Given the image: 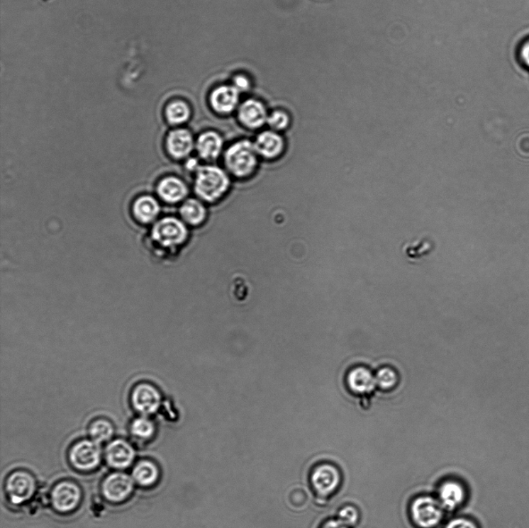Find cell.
I'll use <instances>...</instances> for the list:
<instances>
[{"mask_svg":"<svg viewBox=\"0 0 529 528\" xmlns=\"http://www.w3.org/2000/svg\"><path fill=\"white\" fill-rule=\"evenodd\" d=\"M230 187V179L220 167H201L198 170L195 182L197 196L208 203L221 198Z\"/></svg>","mask_w":529,"mask_h":528,"instance_id":"1","label":"cell"},{"mask_svg":"<svg viewBox=\"0 0 529 528\" xmlns=\"http://www.w3.org/2000/svg\"><path fill=\"white\" fill-rule=\"evenodd\" d=\"M257 154L255 145L249 140H241L226 150L225 164L233 175L245 178L255 170Z\"/></svg>","mask_w":529,"mask_h":528,"instance_id":"2","label":"cell"},{"mask_svg":"<svg viewBox=\"0 0 529 528\" xmlns=\"http://www.w3.org/2000/svg\"><path fill=\"white\" fill-rule=\"evenodd\" d=\"M130 402L134 410L143 416L155 414L162 403V393L153 383L140 382L130 393Z\"/></svg>","mask_w":529,"mask_h":528,"instance_id":"3","label":"cell"},{"mask_svg":"<svg viewBox=\"0 0 529 528\" xmlns=\"http://www.w3.org/2000/svg\"><path fill=\"white\" fill-rule=\"evenodd\" d=\"M442 509L440 501L431 497H419L411 506V515L418 527L433 528L442 519Z\"/></svg>","mask_w":529,"mask_h":528,"instance_id":"4","label":"cell"},{"mask_svg":"<svg viewBox=\"0 0 529 528\" xmlns=\"http://www.w3.org/2000/svg\"><path fill=\"white\" fill-rule=\"evenodd\" d=\"M340 482L338 468L329 464L318 465L310 475L311 485L318 498L331 496L340 487Z\"/></svg>","mask_w":529,"mask_h":528,"instance_id":"5","label":"cell"},{"mask_svg":"<svg viewBox=\"0 0 529 528\" xmlns=\"http://www.w3.org/2000/svg\"><path fill=\"white\" fill-rule=\"evenodd\" d=\"M186 225L175 218L169 217L159 221L153 230V237L161 245L172 247L181 245L187 239Z\"/></svg>","mask_w":529,"mask_h":528,"instance_id":"6","label":"cell"},{"mask_svg":"<svg viewBox=\"0 0 529 528\" xmlns=\"http://www.w3.org/2000/svg\"><path fill=\"white\" fill-rule=\"evenodd\" d=\"M35 489L36 483L33 477L23 471L12 473L6 485L7 495L14 505H21L30 500Z\"/></svg>","mask_w":529,"mask_h":528,"instance_id":"7","label":"cell"},{"mask_svg":"<svg viewBox=\"0 0 529 528\" xmlns=\"http://www.w3.org/2000/svg\"><path fill=\"white\" fill-rule=\"evenodd\" d=\"M100 449L94 441L84 440L73 446L70 451L71 462L81 471H90L100 462Z\"/></svg>","mask_w":529,"mask_h":528,"instance_id":"8","label":"cell"},{"mask_svg":"<svg viewBox=\"0 0 529 528\" xmlns=\"http://www.w3.org/2000/svg\"><path fill=\"white\" fill-rule=\"evenodd\" d=\"M81 500L78 485L70 482H63L56 485L52 493L54 507L61 512H68L77 507Z\"/></svg>","mask_w":529,"mask_h":528,"instance_id":"9","label":"cell"},{"mask_svg":"<svg viewBox=\"0 0 529 528\" xmlns=\"http://www.w3.org/2000/svg\"><path fill=\"white\" fill-rule=\"evenodd\" d=\"M133 489L132 478L123 473H113L108 476L103 485L104 496L113 502H121L128 498Z\"/></svg>","mask_w":529,"mask_h":528,"instance_id":"10","label":"cell"},{"mask_svg":"<svg viewBox=\"0 0 529 528\" xmlns=\"http://www.w3.org/2000/svg\"><path fill=\"white\" fill-rule=\"evenodd\" d=\"M238 115L240 122L250 129L262 127L268 117L264 105L253 99L240 106Z\"/></svg>","mask_w":529,"mask_h":528,"instance_id":"11","label":"cell"},{"mask_svg":"<svg viewBox=\"0 0 529 528\" xmlns=\"http://www.w3.org/2000/svg\"><path fill=\"white\" fill-rule=\"evenodd\" d=\"M194 147L191 134L187 130H175L167 138V148L176 159H182L190 155Z\"/></svg>","mask_w":529,"mask_h":528,"instance_id":"12","label":"cell"},{"mask_svg":"<svg viewBox=\"0 0 529 528\" xmlns=\"http://www.w3.org/2000/svg\"><path fill=\"white\" fill-rule=\"evenodd\" d=\"M440 502L444 509L455 510L464 504L466 491L463 485L457 481H447L439 490Z\"/></svg>","mask_w":529,"mask_h":528,"instance_id":"13","label":"cell"},{"mask_svg":"<svg viewBox=\"0 0 529 528\" xmlns=\"http://www.w3.org/2000/svg\"><path fill=\"white\" fill-rule=\"evenodd\" d=\"M239 94L233 86H222L213 91L210 103L217 113H230L238 103Z\"/></svg>","mask_w":529,"mask_h":528,"instance_id":"14","label":"cell"},{"mask_svg":"<svg viewBox=\"0 0 529 528\" xmlns=\"http://www.w3.org/2000/svg\"><path fill=\"white\" fill-rule=\"evenodd\" d=\"M134 451L128 442L116 440L106 449L108 464L115 468H123L129 466L134 459Z\"/></svg>","mask_w":529,"mask_h":528,"instance_id":"15","label":"cell"},{"mask_svg":"<svg viewBox=\"0 0 529 528\" xmlns=\"http://www.w3.org/2000/svg\"><path fill=\"white\" fill-rule=\"evenodd\" d=\"M223 146L222 137L214 131L201 134L196 142L199 156L206 161H213L221 155Z\"/></svg>","mask_w":529,"mask_h":528,"instance_id":"16","label":"cell"},{"mask_svg":"<svg viewBox=\"0 0 529 528\" xmlns=\"http://www.w3.org/2000/svg\"><path fill=\"white\" fill-rule=\"evenodd\" d=\"M255 147L257 154L266 158H274L282 153L284 142L278 133L265 131L257 137Z\"/></svg>","mask_w":529,"mask_h":528,"instance_id":"17","label":"cell"},{"mask_svg":"<svg viewBox=\"0 0 529 528\" xmlns=\"http://www.w3.org/2000/svg\"><path fill=\"white\" fill-rule=\"evenodd\" d=\"M158 194L166 202L176 203L186 197L188 189L182 181L169 177L163 179L158 186Z\"/></svg>","mask_w":529,"mask_h":528,"instance_id":"18","label":"cell"},{"mask_svg":"<svg viewBox=\"0 0 529 528\" xmlns=\"http://www.w3.org/2000/svg\"><path fill=\"white\" fill-rule=\"evenodd\" d=\"M376 380L371 372L364 367H358L352 370L348 376L350 388L359 395H365L371 392L374 387Z\"/></svg>","mask_w":529,"mask_h":528,"instance_id":"19","label":"cell"},{"mask_svg":"<svg viewBox=\"0 0 529 528\" xmlns=\"http://www.w3.org/2000/svg\"><path fill=\"white\" fill-rule=\"evenodd\" d=\"M159 211H160V206L152 197H141L133 206L134 215L142 223H150L154 220Z\"/></svg>","mask_w":529,"mask_h":528,"instance_id":"20","label":"cell"},{"mask_svg":"<svg viewBox=\"0 0 529 528\" xmlns=\"http://www.w3.org/2000/svg\"><path fill=\"white\" fill-rule=\"evenodd\" d=\"M433 247V240L428 237H422L408 242L403 247V252L410 261L416 262L429 256Z\"/></svg>","mask_w":529,"mask_h":528,"instance_id":"21","label":"cell"},{"mask_svg":"<svg viewBox=\"0 0 529 528\" xmlns=\"http://www.w3.org/2000/svg\"><path fill=\"white\" fill-rule=\"evenodd\" d=\"M181 215L187 223L198 225L206 219V208L196 199H189L181 208Z\"/></svg>","mask_w":529,"mask_h":528,"instance_id":"22","label":"cell"},{"mask_svg":"<svg viewBox=\"0 0 529 528\" xmlns=\"http://www.w3.org/2000/svg\"><path fill=\"white\" fill-rule=\"evenodd\" d=\"M159 472L157 467L150 461H142L133 471V479L142 485H153L157 480Z\"/></svg>","mask_w":529,"mask_h":528,"instance_id":"23","label":"cell"},{"mask_svg":"<svg viewBox=\"0 0 529 528\" xmlns=\"http://www.w3.org/2000/svg\"><path fill=\"white\" fill-rule=\"evenodd\" d=\"M113 432L114 429L112 423L103 418L98 419V420L92 422L89 427L91 440L98 444L111 439Z\"/></svg>","mask_w":529,"mask_h":528,"instance_id":"24","label":"cell"},{"mask_svg":"<svg viewBox=\"0 0 529 528\" xmlns=\"http://www.w3.org/2000/svg\"><path fill=\"white\" fill-rule=\"evenodd\" d=\"M190 114L189 107L182 101L172 103L166 108L167 120L174 125L186 123L189 119Z\"/></svg>","mask_w":529,"mask_h":528,"instance_id":"25","label":"cell"},{"mask_svg":"<svg viewBox=\"0 0 529 528\" xmlns=\"http://www.w3.org/2000/svg\"><path fill=\"white\" fill-rule=\"evenodd\" d=\"M155 427L152 422L146 416L138 417L131 425V432L135 437L141 439H148L152 437Z\"/></svg>","mask_w":529,"mask_h":528,"instance_id":"26","label":"cell"},{"mask_svg":"<svg viewBox=\"0 0 529 528\" xmlns=\"http://www.w3.org/2000/svg\"><path fill=\"white\" fill-rule=\"evenodd\" d=\"M376 383L379 384V386L384 390H389L396 386L398 381V377L396 372L391 370V369L383 368L379 373H377L375 378Z\"/></svg>","mask_w":529,"mask_h":528,"instance_id":"27","label":"cell"},{"mask_svg":"<svg viewBox=\"0 0 529 528\" xmlns=\"http://www.w3.org/2000/svg\"><path fill=\"white\" fill-rule=\"evenodd\" d=\"M338 519L347 527H352L358 522L359 513L355 507L346 506L340 510Z\"/></svg>","mask_w":529,"mask_h":528,"instance_id":"28","label":"cell"},{"mask_svg":"<svg viewBox=\"0 0 529 528\" xmlns=\"http://www.w3.org/2000/svg\"><path fill=\"white\" fill-rule=\"evenodd\" d=\"M267 123L274 130H283L289 125V117L283 111H275L267 117Z\"/></svg>","mask_w":529,"mask_h":528,"instance_id":"29","label":"cell"},{"mask_svg":"<svg viewBox=\"0 0 529 528\" xmlns=\"http://www.w3.org/2000/svg\"><path fill=\"white\" fill-rule=\"evenodd\" d=\"M446 528H478L477 525L470 519L457 518L452 519Z\"/></svg>","mask_w":529,"mask_h":528,"instance_id":"30","label":"cell"},{"mask_svg":"<svg viewBox=\"0 0 529 528\" xmlns=\"http://www.w3.org/2000/svg\"><path fill=\"white\" fill-rule=\"evenodd\" d=\"M250 82L248 79L243 77H238L233 81V87L239 92L245 91L249 89Z\"/></svg>","mask_w":529,"mask_h":528,"instance_id":"31","label":"cell"},{"mask_svg":"<svg viewBox=\"0 0 529 528\" xmlns=\"http://www.w3.org/2000/svg\"><path fill=\"white\" fill-rule=\"evenodd\" d=\"M321 528H349L345 524H343L342 522L339 521V519H330V521H327L325 522Z\"/></svg>","mask_w":529,"mask_h":528,"instance_id":"32","label":"cell"},{"mask_svg":"<svg viewBox=\"0 0 529 528\" xmlns=\"http://www.w3.org/2000/svg\"><path fill=\"white\" fill-rule=\"evenodd\" d=\"M523 57L525 62L529 66V44H527L523 48Z\"/></svg>","mask_w":529,"mask_h":528,"instance_id":"33","label":"cell"}]
</instances>
